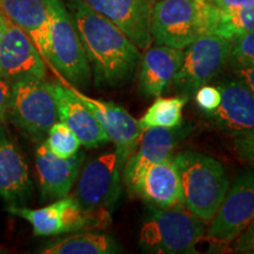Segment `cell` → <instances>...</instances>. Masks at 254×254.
<instances>
[{
  "label": "cell",
  "mask_w": 254,
  "mask_h": 254,
  "mask_svg": "<svg viewBox=\"0 0 254 254\" xmlns=\"http://www.w3.org/2000/svg\"><path fill=\"white\" fill-rule=\"evenodd\" d=\"M219 8L207 0H155L150 30L157 45L184 50L200 37L211 34Z\"/></svg>",
  "instance_id": "cell-3"
},
{
  "label": "cell",
  "mask_w": 254,
  "mask_h": 254,
  "mask_svg": "<svg viewBox=\"0 0 254 254\" xmlns=\"http://www.w3.org/2000/svg\"><path fill=\"white\" fill-rule=\"evenodd\" d=\"M125 160L114 148L92 158L82 165L75 182L73 198L91 213H111L123 190Z\"/></svg>",
  "instance_id": "cell-6"
},
{
  "label": "cell",
  "mask_w": 254,
  "mask_h": 254,
  "mask_svg": "<svg viewBox=\"0 0 254 254\" xmlns=\"http://www.w3.org/2000/svg\"><path fill=\"white\" fill-rule=\"evenodd\" d=\"M193 125L182 123L172 128H150L142 132L134 152L127 158L123 170V183L131 195H134L147 168L172 157L173 151L192 132Z\"/></svg>",
  "instance_id": "cell-11"
},
{
  "label": "cell",
  "mask_w": 254,
  "mask_h": 254,
  "mask_svg": "<svg viewBox=\"0 0 254 254\" xmlns=\"http://www.w3.org/2000/svg\"><path fill=\"white\" fill-rule=\"evenodd\" d=\"M251 31H254V2L246 7L231 12L219 9L217 24L212 33L232 39Z\"/></svg>",
  "instance_id": "cell-24"
},
{
  "label": "cell",
  "mask_w": 254,
  "mask_h": 254,
  "mask_svg": "<svg viewBox=\"0 0 254 254\" xmlns=\"http://www.w3.org/2000/svg\"><path fill=\"white\" fill-rule=\"evenodd\" d=\"M34 163L44 200H57L68 195L85 163V153L79 151L71 158H59L44 142L34 152Z\"/></svg>",
  "instance_id": "cell-16"
},
{
  "label": "cell",
  "mask_w": 254,
  "mask_h": 254,
  "mask_svg": "<svg viewBox=\"0 0 254 254\" xmlns=\"http://www.w3.org/2000/svg\"><path fill=\"white\" fill-rule=\"evenodd\" d=\"M46 71V62L31 38L6 17L5 31L0 40V78L11 84L45 80Z\"/></svg>",
  "instance_id": "cell-12"
},
{
  "label": "cell",
  "mask_w": 254,
  "mask_h": 254,
  "mask_svg": "<svg viewBox=\"0 0 254 254\" xmlns=\"http://www.w3.org/2000/svg\"><path fill=\"white\" fill-rule=\"evenodd\" d=\"M173 160L184 207L207 224L217 213L230 187L224 165L207 154L190 150L177 153Z\"/></svg>",
  "instance_id": "cell-2"
},
{
  "label": "cell",
  "mask_w": 254,
  "mask_h": 254,
  "mask_svg": "<svg viewBox=\"0 0 254 254\" xmlns=\"http://www.w3.org/2000/svg\"><path fill=\"white\" fill-rule=\"evenodd\" d=\"M8 120L33 138H43L59 120L57 104L44 80L13 82L9 97Z\"/></svg>",
  "instance_id": "cell-10"
},
{
  "label": "cell",
  "mask_w": 254,
  "mask_h": 254,
  "mask_svg": "<svg viewBox=\"0 0 254 254\" xmlns=\"http://www.w3.org/2000/svg\"><path fill=\"white\" fill-rule=\"evenodd\" d=\"M232 244H233L232 252L254 254V222L251 224Z\"/></svg>",
  "instance_id": "cell-29"
},
{
  "label": "cell",
  "mask_w": 254,
  "mask_h": 254,
  "mask_svg": "<svg viewBox=\"0 0 254 254\" xmlns=\"http://www.w3.org/2000/svg\"><path fill=\"white\" fill-rule=\"evenodd\" d=\"M231 39L206 34L183 50L180 68L173 78V90L189 98L202 85L208 84L222 72L230 62Z\"/></svg>",
  "instance_id": "cell-7"
},
{
  "label": "cell",
  "mask_w": 254,
  "mask_h": 254,
  "mask_svg": "<svg viewBox=\"0 0 254 254\" xmlns=\"http://www.w3.org/2000/svg\"><path fill=\"white\" fill-rule=\"evenodd\" d=\"M254 222V170L239 172L230 184L217 213L206 227L204 239L228 245Z\"/></svg>",
  "instance_id": "cell-9"
},
{
  "label": "cell",
  "mask_w": 254,
  "mask_h": 254,
  "mask_svg": "<svg viewBox=\"0 0 254 254\" xmlns=\"http://www.w3.org/2000/svg\"><path fill=\"white\" fill-rule=\"evenodd\" d=\"M0 11L31 38L50 65L51 28L45 0H0Z\"/></svg>",
  "instance_id": "cell-21"
},
{
  "label": "cell",
  "mask_w": 254,
  "mask_h": 254,
  "mask_svg": "<svg viewBox=\"0 0 254 254\" xmlns=\"http://www.w3.org/2000/svg\"><path fill=\"white\" fill-rule=\"evenodd\" d=\"M122 247L110 234L101 232H84L60 238L44 246L43 254H116Z\"/></svg>",
  "instance_id": "cell-22"
},
{
  "label": "cell",
  "mask_w": 254,
  "mask_h": 254,
  "mask_svg": "<svg viewBox=\"0 0 254 254\" xmlns=\"http://www.w3.org/2000/svg\"><path fill=\"white\" fill-rule=\"evenodd\" d=\"M183 60V50L157 45L141 55L138 67L139 90L150 97H160L170 87Z\"/></svg>",
  "instance_id": "cell-19"
},
{
  "label": "cell",
  "mask_w": 254,
  "mask_h": 254,
  "mask_svg": "<svg viewBox=\"0 0 254 254\" xmlns=\"http://www.w3.org/2000/svg\"><path fill=\"white\" fill-rule=\"evenodd\" d=\"M11 82L0 78V125L8 122V106L11 97Z\"/></svg>",
  "instance_id": "cell-30"
},
{
  "label": "cell",
  "mask_w": 254,
  "mask_h": 254,
  "mask_svg": "<svg viewBox=\"0 0 254 254\" xmlns=\"http://www.w3.org/2000/svg\"><path fill=\"white\" fill-rule=\"evenodd\" d=\"M9 213L27 220L38 237L59 236L78 231L106 228L111 224L109 213H91L84 211L73 195L55 200L41 208H28L9 205Z\"/></svg>",
  "instance_id": "cell-8"
},
{
  "label": "cell",
  "mask_w": 254,
  "mask_h": 254,
  "mask_svg": "<svg viewBox=\"0 0 254 254\" xmlns=\"http://www.w3.org/2000/svg\"><path fill=\"white\" fill-rule=\"evenodd\" d=\"M60 122L65 123L86 148H94L110 142L109 136L90 107L75 95L67 85L50 82Z\"/></svg>",
  "instance_id": "cell-18"
},
{
  "label": "cell",
  "mask_w": 254,
  "mask_h": 254,
  "mask_svg": "<svg viewBox=\"0 0 254 254\" xmlns=\"http://www.w3.org/2000/svg\"><path fill=\"white\" fill-rule=\"evenodd\" d=\"M45 2L51 28V68L69 86L87 88L92 72L72 15L64 0Z\"/></svg>",
  "instance_id": "cell-5"
},
{
  "label": "cell",
  "mask_w": 254,
  "mask_h": 254,
  "mask_svg": "<svg viewBox=\"0 0 254 254\" xmlns=\"http://www.w3.org/2000/svg\"><path fill=\"white\" fill-rule=\"evenodd\" d=\"M71 13L97 87L125 85L134 78L140 50L112 21L81 0H65Z\"/></svg>",
  "instance_id": "cell-1"
},
{
  "label": "cell",
  "mask_w": 254,
  "mask_h": 254,
  "mask_svg": "<svg viewBox=\"0 0 254 254\" xmlns=\"http://www.w3.org/2000/svg\"><path fill=\"white\" fill-rule=\"evenodd\" d=\"M221 100L218 109L204 114L221 131L233 135L254 133V94L233 74L217 82Z\"/></svg>",
  "instance_id": "cell-13"
},
{
  "label": "cell",
  "mask_w": 254,
  "mask_h": 254,
  "mask_svg": "<svg viewBox=\"0 0 254 254\" xmlns=\"http://www.w3.org/2000/svg\"><path fill=\"white\" fill-rule=\"evenodd\" d=\"M234 136L233 147L238 157L249 163L254 170V133Z\"/></svg>",
  "instance_id": "cell-28"
},
{
  "label": "cell",
  "mask_w": 254,
  "mask_h": 254,
  "mask_svg": "<svg viewBox=\"0 0 254 254\" xmlns=\"http://www.w3.org/2000/svg\"><path fill=\"white\" fill-rule=\"evenodd\" d=\"M116 24L140 51L153 43L150 23L153 0H81Z\"/></svg>",
  "instance_id": "cell-14"
},
{
  "label": "cell",
  "mask_w": 254,
  "mask_h": 254,
  "mask_svg": "<svg viewBox=\"0 0 254 254\" xmlns=\"http://www.w3.org/2000/svg\"><path fill=\"white\" fill-rule=\"evenodd\" d=\"M134 196L144 200L151 207H184L179 176L173 157L147 168L136 187Z\"/></svg>",
  "instance_id": "cell-20"
},
{
  "label": "cell",
  "mask_w": 254,
  "mask_h": 254,
  "mask_svg": "<svg viewBox=\"0 0 254 254\" xmlns=\"http://www.w3.org/2000/svg\"><path fill=\"white\" fill-rule=\"evenodd\" d=\"M44 144L53 154L64 159L75 155L81 147V142L75 133L60 120L51 127Z\"/></svg>",
  "instance_id": "cell-25"
},
{
  "label": "cell",
  "mask_w": 254,
  "mask_h": 254,
  "mask_svg": "<svg viewBox=\"0 0 254 254\" xmlns=\"http://www.w3.org/2000/svg\"><path fill=\"white\" fill-rule=\"evenodd\" d=\"M228 65L254 66V31L232 38Z\"/></svg>",
  "instance_id": "cell-26"
},
{
  "label": "cell",
  "mask_w": 254,
  "mask_h": 254,
  "mask_svg": "<svg viewBox=\"0 0 254 254\" xmlns=\"http://www.w3.org/2000/svg\"><path fill=\"white\" fill-rule=\"evenodd\" d=\"M187 101L185 97L161 98L148 107L144 116L138 120V125L142 132L150 128H172L182 124L183 110Z\"/></svg>",
  "instance_id": "cell-23"
},
{
  "label": "cell",
  "mask_w": 254,
  "mask_h": 254,
  "mask_svg": "<svg viewBox=\"0 0 254 254\" xmlns=\"http://www.w3.org/2000/svg\"><path fill=\"white\" fill-rule=\"evenodd\" d=\"M33 194L30 170L23 152L0 125V198L8 205L23 206Z\"/></svg>",
  "instance_id": "cell-17"
},
{
  "label": "cell",
  "mask_w": 254,
  "mask_h": 254,
  "mask_svg": "<svg viewBox=\"0 0 254 254\" xmlns=\"http://www.w3.org/2000/svg\"><path fill=\"white\" fill-rule=\"evenodd\" d=\"M194 100L204 114L211 113L218 109L221 100V93L217 85H202L194 93Z\"/></svg>",
  "instance_id": "cell-27"
},
{
  "label": "cell",
  "mask_w": 254,
  "mask_h": 254,
  "mask_svg": "<svg viewBox=\"0 0 254 254\" xmlns=\"http://www.w3.org/2000/svg\"><path fill=\"white\" fill-rule=\"evenodd\" d=\"M5 25H6V17H5V14L0 11V40H1L2 34H4Z\"/></svg>",
  "instance_id": "cell-33"
},
{
  "label": "cell",
  "mask_w": 254,
  "mask_h": 254,
  "mask_svg": "<svg viewBox=\"0 0 254 254\" xmlns=\"http://www.w3.org/2000/svg\"><path fill=\"white\" fill-rule=\"evenodd\" d=\"M207 1L220 11L231 12L253 4L254 0H207Z\"/></svg>",
  "instance_id": "cell-32"
},
{
  "label": "cell",
  "mask_w": 254,
  "mask_h": 254,
  "mask_svg": "<svg viewBox=\"0 0 254 254\" xmlns=\"http://www.w3.org/2000/svg\"><path fill=\"white\" fill-rule=\"evenodd\" d=\"M205 232L206 222L185 207H151L142 221L139 245L148 253H198L196 244L204 239Z\"/></svg>",
  "instance_id": "cell-4"
},
{
  "label": "cell",
  "mask_w": 254,
  "mask_h": 254,
  "mask_svg": "<svg viewBox=\"0 0 254 254\" xmlns=\"http://www.w3.org/2000/svg\"><path fill=\"white\" fill-rule=\"evenodd\" d=\"M67 86L74 92L79 99H81L90 107L105 133L109 136V140L113 142L117 151L126 163L127 158L134 152L138 146L142 134V131L138 125V120L133 118L131 114L119 105L111 101L93 99L81 93L78 88L69 85Z\"/></svg>",
  "instance_id": "cell-15"
},
{
  "label": "cell",
  "mask_w": 254,
  "mask_h": 254,
  "mask_svg": "<svg viewBox=\"0 0 254 254\" xmlns=\"http://www.w3.org/2000/svg\"><path fill=\"white\" fill-rule=\"evenodd\" d=\"M230 66L231 74L243 81L254 94V66L250 65H227Z\"/></svg>",
  "instance_id": "cell-31"
}]
</instances>
